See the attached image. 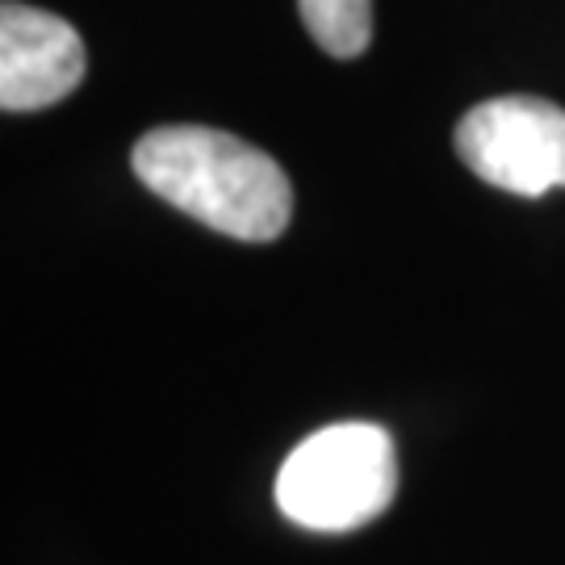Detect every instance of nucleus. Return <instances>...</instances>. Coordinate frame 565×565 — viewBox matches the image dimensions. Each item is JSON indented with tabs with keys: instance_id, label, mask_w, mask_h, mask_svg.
<instances>
[{
	"instance_id": "f257e3e1",
	"label": "nucleus",
	"mask_w": 565,
	"mask_h": 565,
	"mask_svg": "<svg viewBox=\"0 0 565 565\" xmlns=\"http://www.w3.org/2000/svg\"><path fill=\"white\" fill-rule=\"evenodd\" d=\"M130 168L156 198L243 243H273L294 218V184L268 151L214 126L147 130Z\"/></svg>"
},
{
	"instance_id": "f03ea898",
	"label": "nucleus",
	"mask_w": 565,
	"mask_h": 565,
	"mask_svg": "<svg viewBox=\"0 0 565 565\" xmlns=\"http://www.w3.org/2000/svg\"><path fill=\"white\" fill-rule=\"evenodd\" d=\"M398 490L394 440L377 424H331L285 457L277 507L306 532H352L373 524Z\"/></svg>"
},
{
	"instance_id": "7ed1b4c3",
	"label": "nucleus",
	"mask_w": 565,
	"mask_h": 565,
	"mask_svg": "<svg viewBox=\"0 0 565 565\" xmlns=\"http://www.w3.org/2000/svg\"><path fill=\"white\" fill-rule=\"evenodd\" d=\"M452 147L473 177L515 193L545 198L565 189V109L545 97H494L473 105Z\"/></svg>"
},
{
	"instance_id": "20e7f679",
	"label": "nucleus",
	"mask_w": 565,
	"mask_h": 565,
	"mask_svg": "<svg viewBox=\"0 0 565 565\" xmlns=\"http://www.w3.org/2000/svg\"><path fill=\"white\" fill-rule=\"evenodd\" d=\"M88 51L63 18L4 0L0 9V105L4 114L51 109L81 88Z\"/></svg>"
},
{
	"instance_id": "39448f33",
	"label": "nucleus",
	"mask_w": 565,
	"mask_h": 565,
	"mask_svg": "<svg viewBox=\"0 0 565 565\" xmlns=\"http://www.w3.org/2000/svg\"><path fill=\"white\" fill-rule=\"evenodd\" d=\"M306 34L331 60H356L373 39V0H298Z\"/></svg>"
}]
</instances>
